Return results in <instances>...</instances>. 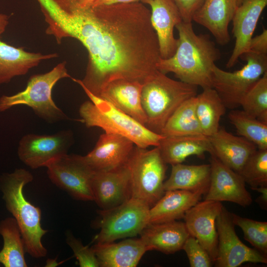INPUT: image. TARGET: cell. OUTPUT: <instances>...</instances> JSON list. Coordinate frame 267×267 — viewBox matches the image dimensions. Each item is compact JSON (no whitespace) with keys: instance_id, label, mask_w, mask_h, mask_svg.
<instances>
[{"instance_id":"6da1fadb","label":"cell","mask_w":267,"mask_h":267,"mask_svg":"<svg viewBox=\"0 0 267 267\" xmlns=\"http://www.w3.org/2000/svg\"><path fill=\"white\" fill-rule=\"evenodd\" d=\"M47 24L46 35L57 44L64 38L79 41L88 53L81 87L99 96L117 80L143 84L158 70L161 58L151 11L138 1L83 5L78 0H36Z\"/></svg>"},{"instance_id":"7a4b0ae2","label":"cell","mask_w":267,"mask_h":267,"mask_svg":"<svg viewBox=\"0 0 267 267\" xmlns=\"http://www.w3.org/2000/svg\"><path fill=\"white\" fill-rule=\"evenodd\" d=\"M178 33V46L170 58H160L156 67L160 72L173 73L180 81L212 88L213 68L221 54L207 34H196L191 22L183 21L176 26Z\"/></svg>"},{"instance_id":"3957f363","label":"cell","mask_w":267,"mask_h":267,"mask_svg":"<svg viewBox=\"0 0 267 267\" xmlns=\"http://www.w3.org/2000/svg\"><path fill=\"white\" fill-rule=\"evenodd\" d=\"M33 179L29 171L16 169L0 177V190L7 210L19 226L25 251L32 257L39 259L47 255L42 239L48 231L42 227L41 209L28 201L23 193L24 186Z\"/></svg>"},{"instance_id":"277c9868","label":"cell","mask_w":267,"mask_h":267,"mask_svg":"<svg viewBox=\"0 0 267 267\" xmlns=\"http://www.w3.org/2000/svg\"><path fill=\"white\" fill-rule=\"evenodd\" d=\"M82 88L89 98L79 108L81 122L87 127H99L105 133L121 135L140 148L159 145L163 135L151 131L107 100Z\"/></svg>"},{"instance_id":"5b68a950","label":"cell","mask_w":267,"mask_h":267,"mask_svg":"<svg viewBox=\"0 0 267 267\" xmlns=\"http://www.w3.org/2000/svg\"><path fill=\"white\" fill-rule=\"evenodd\" d=\"M197 93V86L174 80L158 70L142 84L141 98L147 118L145 127L160 134L177 108Z\"/></svg>"},{"instance_id":"8992f818","label":"cell","mask_w":267,"mask_h":267,"mask_svg":"<svg viewBox=\"0 0 267 267\" xmlns=\"http://www.w3.org/2000/svg\"><path fill=\"white\" fill-rule=\"evenodd\" d=\"M66 63L64 61L46 73L32 75L23 90L12 95H2L0 98V112L13 106L25 105L49 123L70 120L55 104L51 96L52 89L58 81L72 78L68 73Z\"/></svg>"},{"instance_id":"52a82bcc","label":"cell","mask_w":267,"mask_h":267,"mask_svg":"<svg viewBox=\"0 0 267 267\" xmlns=\"http://www.w3.org/2000/svg\"><path fill=\"white\" fill-rule=\"evenodd\" d=\"M127 164L131 197L151 207L165 193L163 185L167 166L158 147L148 150L135 145Z\"/></svg>"},{"instance_id":"ba28073f","label":"cell","mask_w":267,"mask_h":267,"mask_svg":"<svg viewBox=\"0 0 267 267\" xmlns=\"http://www.w3.org/2000/svg\"><path fill=\"white\" fill-rule=\"evenodd\" d=\"M150 206L133 197L114 208L98 211L99 233L96 243L114 242L139 234L149 223Z\"/></svg>"},{"instance_id":"9c48e42d","label":"cell","mask_w":267,"mask_h":267,"mask_svg":"<svg viewBox=\"0 0 267 267\" xmlns=\"http://www.w3.org/2000/svg\"><path fill=\"white\" fill-rule=\"evenodd\" d=\"M243 57L246 64L240 70L230 72L215 65L212 86L226 108L234 109L252 86L267 71V54L246 52Z\"/></svg>"},{"instance_id":"30bf717a","label":"cell","mask_w":267,"mask_h":267,"mask_svg":"<svg viewBox=\"0 0 267 267\" xmlns=\"http://www.w3.org/2000/svg\"><path fill=\"white\" fill-rule=\"evenodd\" d=\"M45 167L51 182L73 198L93 201L91 188L93 170L83 156L66 154L53 160Z\"/></svg>"},{"instance_id":"8fae6325","label":"cell","mask_w":267,"mask_h":267,"mask_svg":"<svg viewBox=\"0 0 267 267\" xmlns=\"http://www.w3.org/2000/svg\"><path fill=\"white\" fill-rule=\"evenodd\" d=\"M73 143V133L69 130L52 134H29L19 141L18 156L24 164L36 169L67 154Z\"/></svg>"},{"instance_id":"7c38bea8","label":"cell","mask_w":267,"mask_h":267,"mask_svg":"<svg viewBox=\"0 0 267 267\" xmlns=\"http://www.w3.org/2000/svg\"><path fill=\"white\" fill-rule=\"evenodd\" d=\"M217 255L214 264L218 267H237L247 262L267 264V257L244 244L236 233L230 213L223 206L218 216Z\"/></svg>"},{"instance_id":"4fadbf2b","label":"cell","mask_w":267,"mask_h":267,"mask_svg":"<svg viewBox=\"0 0 267 267\" xmlns=\"http://www.w3.org/2000/svg\"><path fill=\"white\" fill-rule=\"evenodd\" d=\"M223 206L219 201H199L186 212L183 217L189 234L207 251L213 264L217 257L218 244L216 222Z\"/></svg>"},{"instance_id":"5bb4252c","label":"cell","mask_w":267,"mask_h":267,"mask_svg":"<svg viewBox=\"0 0 267 267\" xmlns=\"http://www.w3.org/2000/svg\"><path fill=\"white\" fill-rule=\"evenodd\" d=\"M211 180L204 200L234 203L242 207L250 206L252 199L242 177L211 155Z\"/></svg>"},{"instance_id":"9a60e30c","label":"cell","mask_w":267,"mask_h":267,"mask_svg":"<svg viewBox=\"0 0 267 267\" xmlns=\"http://www.w3.org/2000/svg\"><path fill=\"white\" fill-rule=\"evenodd\" d=\"M93 201L101 210L116 207L131 197L127 164L106 171H94L91 179Z\"/></svg>"},{"instance_id":"2e32d148","label":"cell","mask_w":267,"mask_h":267,"mask_svg":"<svg viewBox=\"0 0 267 267\" xmlns=\"http://www.w3.org/2000/svg\"><path fill=\"white\" fill-rule=\"evenodd\" d=\"M151 7L150 20L159 44L161 58L171 57L178 46L174 28L182 21L179 11L174 0H141Z\"/></svg>"},{"instance_id":"e0dca14e","label":"cell","mask_w":267,"mask_h":267,"mask_svg":"<svg viewBox=\"0 0 267 267\" xmlns=\"http://www.w3.org/2000/svg\"><path fill=\"white\" fill-rule=\"evenodd\" d=\"M135 145L121 135L101 134L93 149L83 158L94 171L111 170L126 164Z\"/></svg>"},{"instance_id":"ac0fdd59","label":"cell","mask_w":267,"mask_h":267,"mask_svg":"<svg viewBox=\"0 0 267 267\" xmlns=\"http://www.w3.org/2000/svg\"><path fill=\"white\" fill-rule=\"evenodd\" d=\"M267 5V0H243L232 18V34L235 42L232 52L226 64L233 67L247 50L258 20Z\"/></svg>"},{"instance_id":"d6986e66","label":"cell","mask_w":267,"mask_h":267,"mask_svg":"<svg viewBox=\"0 0 267 267\" xmlns=\"http://www.w3.org/2000/svg\"><path fill=\"white\" fill-rule=\"evenodd\" d=\"M237 6V0H204L192 21L208 29L219 44L224 45L230 40L228 26Z\"/></svg>"},{"instance_id":"ffe728a7","label":"cell","mask_w":267,"mask_h":267,"mask_svg":"<svg viewBox=\"0 0 267 267\" xmlns=\"http://www.w3.org/2000/svg\"><path fill=\"white\" fill-rule=\"evenodd\" d=\"M139 235L147 251L157 250L170 254L182 249L190 234L184 222L174 221L148 223Z\"/></svg>"},{"instance_id":"44dd1931","label":"cell","mask_w":267,"mask_h":267,"mask_svg":"<svg viewBox=\"0 0 267 267\" xmlns=\"http://www.w3.org/2000/svg\"><path fill=\"white\" fill-rule=\"evenodd\" d=\"M142 87L138 82L117 80L108 84L98 97L145 126L147 118L141 103Z\"/></svg>"},{"instance_id":"7402d4cb","label":"cell","mask_w":267,"mask_h":267,"mask_svg":"<svg viewBox=\"0 0 267 267\" xmlns=\"http://www.w3.org/2000/svg\"><path fill=\"white\" fill-rule=\"evenodd\" d=\"M210 139L212 154L238 174L257 149L251 141L241 136L234 135L223 128H219L216 133L210 136Z\"/></svg>"},{"instance_id":"603a6c76","label":"cell","mask_w":267,"mask_h":267,"mask_svg":"<svg viewBox=\"0 0 267 267\" xmlns=\"http://www.w3.org/2000/svg\"><path fill=\"white\" fill-rule=\"evenodd\" d=\"M0 85L9 82L13 78L26 75L43 60L57 58V53L43 54L29 52L0 40Z\"/></svg>"},{"instance_id":"cb8c5ba5","label":"cell","mask_w":267,"mask_h":267,"mask_svg":"<svg viewBox=\"0 0 267 267\" xmlns=\"http://www.w3.org/2000/svg\"><path fill=\"white\" fill-rule=\"evenodd\" d=\"M157 147L164 161L171 165L182 163L190 156L204 159L206 152L213 153L210 137L203 134L163 136Z\"/></svg>"},{"instance_id":"d4e9b609","label":"cell","mask_w":267,"mask_h":267,"mask_svg":"<svg viewBox=\"0 0 267 267\" xmlns=\"http://www.w3.org/2000/svg\"><path fill=\"white\" fill-rule=\"evenodd\" d=\"M91 248L101 267H135L147 251L140 238L96 243Z\"/></svg>"},{"instance_id":"484cf974","label":"cell","mask_w":267,"mask_h":267,"mask_svg":"<svg viewBox=\"0 0 267 267\" xmlns=\"http://www.w3.org/2000/svg\"><path fill=\"white\" fill-rule=\"evenodd\" d=\"M203 195L185 190L165 191L149 210V223H158L183 218L186 212L197 203Z\"/></svg>"},{"instance_id":"4316f807","label":"cell","mask_w":267,"mask_h":267,"mask_svg":"<svg viewBox=\"0 0 267 267\" xmlns=\"http://www.w3.org/2000/svg\"><path fill=\"white\" fill-rule=\"evenodd\" d=\"M211 174L210 164L173 165L171 175L164 181V190H185L205 195L209 188Z\"/></svg>"},{"instance_id":"83f0119b","label":"cell","mask_w":267,"mask_h":267,"mask_svg":"<svg viewBox=\"0 0 267 267\" xmlns=\"http://www.w3.org/2000/svg\"><path fill=\"white\" fill-rule=\"evenodd\" d=\"M0 235L3 240L0 251V263L5 267H27L23 239L13 217H8L0 222Z\"/></svg>"},{"instance_id":"f1b7e54d","label":"cell","mask_w":267,"mask_h":267,"mask_svg":"<svg viewBox=\"0 0 267 267\" xmlns=\"http://www.w3.org/2000/svg\"><path fill=\"white\" fill-rule=\"evenodd\" d=\"M196 97V113L203 134L211 136L219 130L220 119L226 108L213 88L203 89Z\"/></svg>"},{"instance_id":"f546056e","label":"cell","mask_w":267,"mask_h":267,"mask_svg":"<svg viewBox=\"0 0 267 267\" xmlns=\"http://www.w3.org/2000/svg\"><path fill=\"white\" fill-rule=\"evenodd\" d=\"M196 95L182 103L168 119L160 134L168 136L203 134L196 113Z\"/></svg>"},{"instance_id":"4dcf8cb0","label":"cell","mask_w":267,"mask_h":267,"mask_svg":"<svg viewBox=\"0 0 267 267\" xmlns=\"http://www.w3.org/2000/svg\"><path fill=\"white\" fill-rule=\"evenodd\" d=\"M228 118L240 136L254 143L258 149H267V124L242 110L232 109Z\"/></svg>"},{"instance_id":"1f68e13d","label":"cell","mask_w":267,"mask_h":267,"mask_svg":"<svg viewBox=\"0 0 267 267\" xmlns=\"http://www.w3.org/2000/svg\"><path fill=\"white\" fill-rule=\"evenodd\" d=\"M240 106L248 115L267 124V71L243 96Z\"/></svg>"},{"instance_id":"d6a6232c","label":"cell","mask_w":267,"mask_h":267,"mask_svg":"<svg viewBox=\"0 0 267 267\" xmlns=\"http://www.w3.org/2000/svg\"><path fill=\"white\" fill-rule=\"evenodd\" d=\"M232 221L242 230L244 239L267 257V222L254 220L230 213Z\"/></svg>"},{"instance_id":"836d02e7","label":"cell","mask_w":267,"mask_h":267,"mask_svg":"<svg viewBox=\"0 0 267 267\" xmlns=\"http://www.w3.org/2000/svg\"><path fill=\"white\" fill-rule=\"evenodd\" d=\"M239 174L251 189L267 186V149L257 148Z\"/></svg>"},{"instance_id":"e575fe53","label":"cell","mask_w":267,"mask_h":267,"mask_svg":"<svg viewBox=\"0 0 267 267\" xmlns=\"http://www.w3.org/2000/svg\"><path fill=\"white\" fill-rule=\"evenodd\" d=\"M182 249L185 251L191 267H211L213 265L207 251L190 235L186 239Z\"/></svg>"},{"instance_id":"d590c367","label":"cell","mask_w":267,"mask_h":267,"mask_svg":"<svg viewBox=\"0 0 267 267\" xmlns=\"http://www.w3.org/2000/svg\"><path fill=\"white\" fill-rule=\"evenodd\" d=\"M66 242L73 251L81 267H99V263L92 248L85 246L72 234H67Z\"/></svg>"},{"instance_id":"8d00e7d4","label":"cell","mask_w":267,"mask_h":267,"mask_svg":"<svg viewBox=\"0 0 267 267\" xmlns=\"http://www.w3.org/2000/svg\"><path fill=\"white\" fill-rule=\"evenodd\" d=\"M180 13L182 21L191 22L192 16L204 0H174Z\"/></svg>"},{"instance_id":"74e56055","label":"cell","mask_w":267,"mask_h":267,"mask_svg":"<svg viewBox=\"0 0 267 267\" xmlns=\"http://www.w3.org/2000/svg\"><path fill=\"white\" fill-rule=\"evenodd\" d=\"M246 52L267 54V30L266 29H264L260 35L251 38Z\"/></svg>"},{"instance_id":"f35d334b","label":"cell","mask_w":267,"mask_h":267,"mask_svg":"<svg viewBox=\"0 0 267 267\" xmlns=\"http://www.w3.org/2000/svg\"><path fill=\"white\" fill-rule=\"evenodd\" d=\"M141 0H96L91 4L93 5H108L116 3H129L138 1Z\"/></svg>"},{"instance_id":"ab89813d","label":"cell","mask_w":267,"mask_h":267,"mask_svg":"<svg viewBox=\"0 0 267 267\" xmlns=\"http://www.w3.org/2000/svg\"><path fill=\"white\" fill-rule=\"evenodd\" d=\"M261 193L257 200L258 202L264 207L267 206V186H263L252 189Z\"/></svg>"},{"instance_id":"60d3db41","label":"cell","mask_w":267,"mask_h":267,"mask_svg":"<svg viewBox=\"0 0 267 267\" xmlns=\"http://www.w3.org/2000/svg\"><path fill=\"white\" fill-rule=\"evenodd\" d=\"M9 17L3 13H0V35L2 34L9 24Z\"/></svg>"},{"instance_id":"b9f144b4","label":"cell","mask_w":267,"mask_h":267,"mask_svg":"<svg viewBox=\"0 0 267 267\" xmlns=\"http://www.w3.org/2000/svg\"><path fill=\"white\" fill-rule=\"evenodd\" d=\"M60 263H58L56 258L55 259H48L46 261L45 267H54L57 266Z\"/></svg>"},{"instance_id":"7bdbcfd3","label":"cell","mask_w":267,"mask_h":267,"mask_svg":"<svg viewBox=\"0 0 267 267\" xmlns=\"http://www.w3.org/2000/svg\"><path fill=\"white\" fill-rule=\"evenodd\" d=\"M96 0H78L79 2L83 5H89L91 4L93 2Z\"/></svg>"},{"instance_id":"ee69618b","label":"cell","mask_w":267,"mask_h":267,"mask_svg":"<svg viewBox=\"0 0 267 267\" xmlns=\"http://www.w3.org/2000/svg\"><path fill=\"white\" fill-rule=\"evenodd\" d=\"M243 0H237L238 6L241 4Z\"/></svg>"}]
</instances>
